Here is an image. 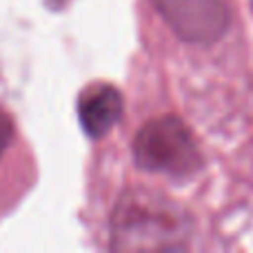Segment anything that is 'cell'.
I'll list each match as a JSON object with an SVG mask.
<instances>
[{
  "mask_svg": "<svg viewBox=\"0 0 253 253\" xmlns=\"http://www.w3.org/2000/svg\"><path fill=\"white\" fill-rule=\"evenodd\" d=\"M11 138H13V120L9 118L7 114L0 111V156H2L4 149L9 147Z\"/></svg>",
  "mask_w": 253,
  "mask_h": 253,
  "instance_id": "obj_5",
  "label": "cell"
},
{
  "mask_svg": "<svg viewBox=\"0 0 253 253\" xmlns=\"http://www.w3.org/2000/svg\"><path fill=\"white\" fill-rule=\"evenodd\" d=\"M175 36L191 44H211L229 29V9L222 0H153Z\"/></svg>",
  "mask_w": 253,
  "mask_h": 253,
  "instance_id": "obj_3",
  "label": "cell"
},
{
  "mask_svg": "<svg viewBox=\"0 0 253 253\" xmlns=\"http://www.w3.org/2000/svg\"><path fill=\"white\" fill-rule=\"evenodd\" d=\"M123 116V96L111 84H96L78 100V120L89 138H102Z\"/></svg>",
  "mask_w": 253,
  "mask_h": 253,
  "instance_id": "obj_4",
  "label": "cell"
},
{
  "mask_svg": "<svg viewBox=\"0 0 253 253\" xmlns=\"http://www.w3.org/2000/svg\"><path fill=\"white\" fill-rule=\"evenodd\" d=\"M189 231L187 211L151 191L126 193L111 215L114 249H184Z\"/></svg>",
  "mask_w": 253,
  "mask_h": 253,
  "instance_id": "obj_1",
  "label": "cell"
},
{
  "mask_svg": "<svg viewBox=\"0 0 253 253\" xmlns=\"http://www.w3.org/2000/svg\"><path fill=\"white\" fill-rule=\"evenodd\" d=\"M133 158L140 169L167 173L171 178H187L202 165L191 131L175 116L149 120L135 133Z\"/></svg>",
  "mask_w": 253,
  "mask_h": 253,
  "instance_id": "obj_2",
  "label": "cell"
}]
</instances>
